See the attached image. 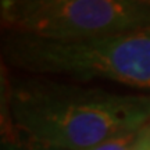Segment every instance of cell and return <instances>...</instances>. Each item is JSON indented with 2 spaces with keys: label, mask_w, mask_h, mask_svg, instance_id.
<instances>
[{
  "label": "cell",
  "mask_w": 150,
  "mask_h": 150,
  "mask_svg": "<svg viewBox=\"0 0 150 150\" xmlns=\"http://www.w3.org/2000/svg\"><path fill=\"white\" fill-rule=\"evenodd\" d=\"M136 150H150V127H149V124L142 129L139 145H138V149Z\"/></svg>",
  "instance_id": "6"
},
{
  "label": "cell",
  "mask_w": 150,
  "mask_h": 150,
  "mask_svg": "<svg viewBox=\"0 0 150 150\" xmlns=\"http://www.w3.org/2000/svg\"><path fill=\"white\" fill-rule=\"evenodd\" d=\"M149 127H150V122H149Z\"/></svg>",
  "instance_id": "7"
},
{
  "label": "cell",
  "mask_w": 150,
  "mask_h": 150,
  "mask_svg": "<svg viewBox=\"0 0 150 150\" xmlns=\"http://www.w3.org/2000/svg\"><path fill=\"white\" fill-rule=\"evenodd\" d=\"M142 129L117 134L111 138H108V139L100 142L99 145L93 146L89 150H136L138 145H139Z\"/></svg>",
  "instance_id": "4"
},
{
  "label": "cell",
  "mask_w": 150,
  "mask_h": 150,
  "mask_svg": "<svg viewBox=\"0 0 150 150\" xmlns=\"http://www.w3.org/2000/svg\"><path fill=\"white\" fill-rule=\"evenodd\" d=\"M1 56L3 64L24 74L150 91V28L76 42L6 32Z\"/></svg>",
  "instance_id": "2"
},
{
  "label": "cell",
  "mask_w": 150,
  "mask_h": 150,
  "mask_svg": "<svg viewBox=\"0 0 150 150\" xmlns=\"http://www.w3.org/2000/svg\"><path fill=\"white\" fill-rule=\"evenodd\" d=\"M6 32L76 42L150 28V0H3Z\"/></svg>",
  "instance_id": "3"
},
{
  "label": "cell",
  "mask_w": 150,
  "mask_h": 150,
  "mask_svg": "<svg viewBox=\"0 0 150 150\" xmlns=\"http://www.w3.org/2000/svg\"><path fill=\"white\" fill-rule=\"evenodd\" d=\"M150 122V95L1 70V138L20 135L64 150H89Z\"/></svg>",
  "instance_id": "1"
},
{
  "label": "cell",
  "mask_w": 150,
  "mask_h": 150,
  "mask_svg": "<svg viewBox=\"0 0 150 150\" xmlns=\"http://www.w3.org/2000/svg\"><path fill=\"white\" fill-rule=\"evenodd\" d=\"M0 150H64L54 146H49L36 140L22 138L20 135H14L10 138H1Z\"/></svg>",
  "instance_id": "5"
}]
</instances>
